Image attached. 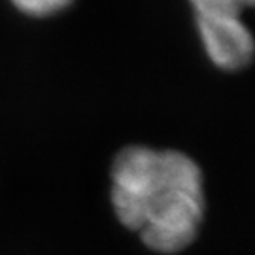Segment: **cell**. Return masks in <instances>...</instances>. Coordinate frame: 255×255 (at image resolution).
<instances>
[{
    "label": "cell",
    "instance_id": "2",
    "mask_svg": "<svg viewBox=\"0 0 255 255\" xmlns=\"http://www.w3.org/2000/svg\"><path fill=\"white\" fill-rule=\"evenodd\" d=\"M202 51L216 68L240 72L255 59V34L244 17L193 15Z\"/></svg>",
    "mask_w": 255,
    "mask_h": 255
},
{
    "label": "cell",
    "instance_id": "3",
    "mask_svg": "<svg viewBox=\"0 0 255 255\" xmlns=\"http://www.w3.org/2000/svg\"><path fill=\"white\" fill-rule=\"evenodd\" d=\"M193 15H233L242 17L246 9H255V0H187Z\"/></svg>",
    "mask_w": 255,
    "mask_h": 255
},
{
    "label": "cell",
    "instance_id": "4",
    "mask_svg": "<svg viewBox=\"0 0 255 255\" xmlns=\"http://www.w3.org/2000/svg\"><path fill=\"white\" fill-rule=\"evenodd\" d=\"M76 0H9L19 13L32 19H47L63 13Z\"/></svg>",
    "mask_w": 255,
    "mask_h": 255
},
{
    "label": "cell",
    "instance_id": "1",
    "mask_svg": "<svg viewBox=\"0 0 255 255\" xmlns=\"http://www.w3.org/2000/svg\"><path fill=\"white\" fill-rule=\"evenodd\" d=\"M110 201L121 225L149 250L178 254L191 246L202 227L204 176L183 151L132 144L112 161Z\"/></svg>",
    "mask_w": 255,
    "mask_h": 255
}]
</instances>
